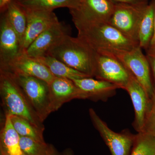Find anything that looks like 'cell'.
<instances>
[{
	"instance_id": "cell-18",
	"label": "cell",
	"mask_w": 155,
	"mask_h": 155,
	"mask_svg": "<svg viewBox=\"0 0 155 155\" xmlns=\"http://www.w3.org/2000/svg\"><path fill=\"white\" fill-rule=\"evenodd\" d=\"M155 0L148 4L139 25L137 41L140 47L147 49L153 35L155 27Z\"/></svg>"
},
{
	"instance_id": "cell-19",
	"label": "cell",
	"mask_w": 155,
	"mask_h": 155,
	"mask_svg": "<svg viewBox=\"0 0 155 155\" xmlns=\"http://www.w3.org/2000/svg\"><path fill=\"white\" fill-rule=\"evenodd\" d=\"M3 12L5 14L11 25L18 35L22 47V42L27 26V17L25 10L16 0H12L8 4L5 11L2 13Z\"/></svg>"
},
{
	"instance_id": "cell-7",
	"label": "cell",
	"mask_w": 155,
	"mask_h": 155,
	"mask_svg": "<svg viewBox=\"0 0 155 155\" xmlns=\"http://www.w3.org/2000/svg\"><path fill=\"white\" fill-rule=\"evenodd\" d=\"M89 114L93 124L110 149L112 155H130L136 135L125 130L116 133L108 127L92 108Z\"/></svg>"
},
{
	"instance_id": "cell-14",
	"label": "cell",
	"mask_w": 155,
	"mask_h": 155,
	"mask_svg": "<svg viewBox=\"0 0 155 155\" xmlns=\"http://www.w3.org/2000/svg\"><path fill=\"white\" fill-rule=\"evenodd\" d=\"M124 90L130 96L134 108L135 117L133 123L134 128L139 133L143 129L149 107L150 98L132 74Z\"/></svg>"
},
{
	"instance_id": "cell-28",
	"label": "cell",
	"mask_w": 155,
	"mask_h": 155,
	"mask_svg": "<svg viewBox=\"0 0 155 155\" xmlns=\"http://www.w3.org/2000/svg\"><path fill=\"white\" fill-rule=\"evenodd\" d=\"M147 58L149 63L150 67L151 72L153 78V80L154 82L153 86H155V56L147 55Z\"/></svg>"
},
{
	"instance_id": "cell-31",
	"label": "cell",
	"mask_w": 155,
	"mask_h": 155,
	"mask_svg": "<svg viewBox=\"0 0 155 155\" xmlns=\"http://www.w3.org/2000/svg\"><path fill=\"white\" fill-rule=\"evenodd\" d=\"M62 155H73V152H72V150L68 149L64 150Z\"/></svg>"
},
{
	"instance_id": "cell-24",
	"label": "cell",
	"mask_w": 155,
	"mask_h": 155,
	"mask_svg": "<svg viewBox=\"0 0 155 155\" xmlns=\"http://www.w3.org/2000/svg\"><path fill=\"white\" fill-rule=\"evenodd\" d=\"M20 146L22 152L26 155H48L50 144L30 137L20 136Z\"/></svg>"
},
{
	"instance_id": "cell-5",
	"label": "cell",
	"mask_w": 155,
	"mask_h": 155,
	"mask_svg": "<svg viewBox=\"0 0 155 155\" xmlns=\"http://www.w3.org/2000/svg\"><path fill=\"white\" fill-rule=\"evenodd\" d=\"M42 122L52 113L49 84L36 78L13 74Z\"/></svg>"
},
{
	"instance_id": "cell-21",
	"label": "cell",
	"mask_w": 155,
	"mask_h": 155,
	"mask_svg": "<svg viewBox=\"0 0 155 155\" xmlns=\"http://www.w3.org/2000/svg\"><path fill=\"white\" fill-rule=\"evenodd\" d=\"M24 8L30 10L53 11L55 9L67 8L75 9L79 5L80 0H16Z\"/></svg>"
},
{
	"instance_id": "cell-25",
	"label": "cell",
	"mask_w": 155,
	"mask_h": 155,
	"mask_svg": "<svg viewBox=\"0 0 155 155\" xmlns=\"http://www.w3.org/2000/svg\"><path fill=\"white\" fill-rule=\"evenodd\" d=\"M141 132H147L155 135V86L150 98L148 111Z\"/></svg>"
},
{
	"instance_id": "cell-10",
	"label": "cell",
	"mask_w": 155,
	"mask_h": 155,
	"mask_svg": "<svg viewBox=\"0 0 155 155\" xmlns=\"http://www.w3.org/2000/svg\"><path fill=\"white\" fill-rule=\"evenodd\" d=\"M23 53L19 37L5 14L1 13L0 19V69Z\"/></svg>"
},
{
	"instance_id": "cell-3",
	"label": "cell",
	"mask_w": 155,
	"mask_h": 155,
	"mask_svg": "<svg viewBox=\"0 0 155 155\" xmlns=\"http://www.w3.org/2000/svg\"><path fill=\"white\" fill-rule=\"evenodd\" d=\"M0 94L5 115L22 117L45 130L43 122L38 116L22 87L11 72L0 70Z\"/></svg>"
},
{
	"instance_id": "cell-1",
	"label": "cell",
	"mask_w": 155,
	"mask_h": 155,
	"mask_svg": "<svg viewBox=\"0 0 155 155\" xmlns=\"http://www.w3.org/2000/svg\"><path fill=\"white\" fill-rule=\"evenodd\" d=\"M96 53L78 37L74 38L67 35L50 49L47 55L92 78L94 77Z\"/></svg>"
},
{
	"instance_id": "cell-32",
	"label": "cell",
	"mask_w": 155,
	"mask_h": 155,
	"mask_svg": "<svg viewBox=\"0 0 155 155\" xmlns=\"http://www.w3.org/2000/svg\"><path fill=\"white\" fill-rule=\"evenodd\" d=\"M22 155H26L25 154H24V153H23V154Z\"/></svg>"
},
{
	"instance_id": "cell-29",
	"label": "cell",
	"mask_w": 155,
	"mask_h": 155,
	"mask_svg": "<svg viewBox=\"0 0 155 155\" xmlns=\"http://www.w3.org/2000/svg\"><path fill=\"white\" fill-rule=\"evenodd\" d=\"M12 0H0V12H3L5 9L6 7L8 5Z\"/></svg>"
},
{
	"instance_id": "cell-16",
	"label": "cell",
	"mask_w": 155,
	"mask_h": 155,
	"mask_svg": "<svg viewBox=\"0 0 155 155\" xmlns=\"http://www.w3.org/2000/svg\"><path fill=\"white\" fill-rule=\"evenodd\" d=\"M76 86L85 94L87 99L107 101L116 94L119 87L110 82L91 77L72 80Z\"/></svg>"
},
{
	"instance_id": "cell-22",
	"label": "cell",
	"mask_w": 155,
	"mask_h": 155,
	"mask_svg": "<svg viewBox=\"0 0 155 155\" xmlns=\"http://www.w3.org/2000/svg\"><path fill=\"white\" fill-rule=\"evenodd\" d=\"M11 122L20 136L26 137L41 143H46L44 140V130L39 128L27 119L19 116H10Z\"/></svg>"
},
{
	"instance_id": "cell-11",
	"label": "cell",
	"mask_w": 155,
	"mask_h": 155,
	"mask_svg": "<svg viewBox=\"0 0 155 155\" xmlns=\"http://www.w3.org/2000/svg\"><path fill=\"white\" fill-rule=\"evenodd\" d=\"M24 9L27 17V22L22 42L23 53L39 35L50 26L59 22L58 17L53 11Z\"/></svg>"
},
{
	"instance_id": "cell-13",
	"label": "cell",
	"mask_w": 155,
	"mask_h": 155,
	"mask_svg": "<svg viewBox=\"0 0 155 155\" xmlns=\"http://www.w3.org/2000/svg\"><path fill=\"white\" fill-rule=\"evenodd\" d=\"M69 31L64 23L56 22L39 35L24 53L34 58L47 55L50 49L63 37L69 35Z\"/></svg>"
},
{
	"instance_id": "cell-4",
	"label": "cell",
	"mask_w": 155,
	"mask_h": 155,
	"mask_svg": "<svg viewBox=\"0 0 155 155\" xmlns=\"http://www.w3.org/2000/svg\"><path fill=\"white\" fill-rule=\"evenodd\" d=\"M142 50L138 45L130 50L104 51L107 52L118 59L140 84L150 98L153 84L148 60Z\"/></svg>"
},
{
	"instance_id": "cell-20",
	"label": "cell",
	"mask_w": 155,
	"mask_h": 155,
	"mask_svg": "<svg viewBox=\"0 0 155 155\" xmlns=\"http://www.w3.org/2000/svg\"><path fill=\"white\" fill-rule=\"evenodd\" d=\"M35 59L44 64L51 73L55 77L64 78L72 80L90 77L86 74L70 68L61 61L51 56L46 55Z\"/></svg>"
},
{
	"instance_id": "cell-30",
	"label": "cell",
	"mask_w": 155,
	"mask_h": 155,
	"mask_svg": "<svg viewBox=\"0 0 155 155\" xmlns=\"http://www.w3.org/2000/svg\"><path fill=\"white\" fill-rule=\"evenodd\" d=\"M48 155H59L55 149L52 145L50 144L49 151Z\"/></svg>"
},
{
	"instance_id": "cell-26",
	"label": "cell",
	"mask_w": 155,
	"mask_h": 155,
	"mask_svg": "<svg viewBox=\"0 0 155 155\" xmlns=\"http://www.w3.org/2000/svg\"><path fill=\"white\" fill-rule=\"evenodd\" d=\"M115 4H127L131 5H147L148 0H111Z\"/></svg>"
},
{
	"instance_id": "cell-2",
	"label": "cell",
	"mask_w": 155,
	"mask_h": 155,
	"mask_svg": "<svg viewBox=\"0 0 155 155\" xmlns=\"http://www.w3.org/2000/svg\"><path fill=\"white\" fill-rule=\"evenodd\" d=\"M78 38L95 51L128 50L139 45L107 22H98L75 26Z\"/></svg>"
},
{
	"instance_id": "cell-17",
	"label": "cell",
	"mask_w": 155,
	"mask_h": 155,
	"mask_svg": "<svg viewBox=\"0 0 155 155\" xmlns=\"http://www.w3.org/2000/svg\"><path fill=\"white\" fill-rule=\"evenodd\" d=\"M20 136L11 122L10 115H5L4 125L0 135L1 155H22Z\"/></svg>"
},
{
	"instance_id": "cell-12",
	"label": "cell",
	"mask_w": 155,
	"mask_h": 155,
	"mask_svg": "<svg viewBox=\"0 0 155 155\" xmlns=\"http://www.w3.org/2000/svg\"><path fill=\"white\" fill-rule=\"evenodd\" d=\"M0 70L8 71L15 75L36 78L49 84L55 77L44 64L25 53L19 55L11 61L5 68Z\"/></svg>"
},
{
	"instance_id": "cell-9",
	"label": "cell",
	"mask_w": 155,
	"mask_h": 155,
	"mask_svg": "<svg viewBox=\"0 0 155 155\" xmlns=\"http://www.w3.org/2000/svg\"><path fill=\"white\" fill-rule=\"evenodd\" d=\"M115 4L111 0H80L76 8L69 12L75 26L98 22H107Z\"/></svg>"
},
{
	"instance_id": "cell-6",
	"label": "cell",
	"mask_w": 155,
	"mask_h": 155,
	"mask_svg": "<svg viewBox=\"0 0 155 155\" xmlns=\"http://www.w3.org/2000/svg\"><path fill=\"white\" fill-rule=\"evenodd\" d=\"M147 5L115 4L107 22L125 36L138 44L139 25Z\"/></svg>"
},
{
	"instance_id": "cell-27",
	"label": "cell",
	"mask_w": 155,
	"mask_h": 155,
	"mask_svg": "<svg viewBox=\"0 0 155 155\" xmlns=\"http://www.w3.org/2000/svg\"><path fill=\"white\" fill-rule=\"evenodd\" d=\"M146 53L147 55L155 56V19L153 35L150 43L149 46L146 51Z\"/></svg>"
},
{
	"instance_id": "cell-8",
	"label": "cell",
	"mask_w": 155,
	"mask_h": 155,
	"mask_svg": "<svg viewBox=\"0 0 155 155\" xmlns=\"http://www.w3.org/2000/svg\"><path fill=\"white\" fill-rule=\"evenodd\" d=\"M131 73L116 58L106 51L96 52L94 77L124 90Z\"/></svg>"
},
{
	"instance_id": "cell-15",
	"label": "cell",
	"mask_w": 155,
	"mask_h": 155,
	"mask_svg": "<svg viewBox=\"0 0 155 155\" xmlns=\"http://www.w3.org/2000/svg\"><path fill=\"white\" fill-rule=\"evenodd\" d=\"M52 112L58 110L64 104L73 99H87L86 95L73 81L55 77L49 84Z\"/></svg>"
},
{
	"instance_id": "cell-23",
	"label": "cell",
	"mask_w": 155,
	"mask_h": 155,
	"mask_svg": "<svg viewBox=\"0 0 155 155\" xmlns=\"http://www.w3.org/2000/svg\"><path fill=\"white\" fill-rule=\"evenodd\" d=\"M130 155H155V135L145 132L137 133Z\"/></svg>"
}]
</instances>
